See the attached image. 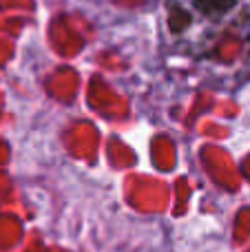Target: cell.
Segmentation results:
<instances>
[{"label":"cell","instance_id":"obj_1","mask_svg":"<svg viewBox=\"0 0 250 252\" xmlns=\"http://www.w3.org/2000/svg\"><path fill=\"white\" fill-rule=\"evenodd\" d=\"M195 4L206 13H224L233 7L235 0H195Z\"/></svg>","mask_w":250,"mask_h":252}]
</instances>
